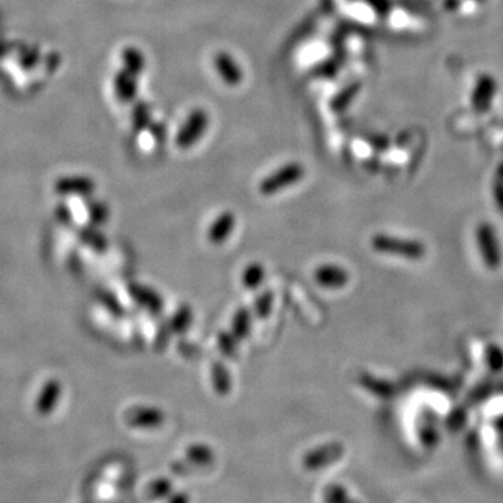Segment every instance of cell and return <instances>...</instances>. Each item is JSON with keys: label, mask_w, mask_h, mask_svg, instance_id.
Returning <instances> with one entry per match:
<instances>
[{"label": "cell", "mask_w": 503, "mask_h": 503, "mask_svg": "<svg viewBox=\"0 0 503 503\" xmlns=\"http://www.w3.org/2000/svg\"><path fill=\"white\" fill-rule=\"evenodd\" d=\"M235 224H236V217L231 211H225V213L220 214L207 231L208 240L214 245H220V243L225 242L229 238V235L232 233V231L235 229Z\"/></svg>", "instance_id": "5"}, {"label": "cell", "mask_w": 503, "mask_h": 503, "mask_svg": "<svg viewBox=\"0 0 503 503\" xmlns=\"http://www.w3.org/2000/svg\"><path fill=\"white\" fill-rule=\"evenodd\" d=\"M250 324H252L250 312L243 308L239 309L232 318V334L238 340L247 337V334L250 331Z\"/></svg>", "instance_id": "14"}, {"label": "cell", "mask_w": 503, "mask_h": 503, "mask_svg": "<svg viewBox=\"0 0 503 503\" xmlns=\"http://www.w3.org/2000/svg\"><path fill=\"white\" fill-rule=\"evenodd\" d=\"M56 217H58V220L62 221V222H69V221L72 220V213H70L69 207H66V206H59V207H58Z\"/></svg>", "instance_id": "22"}, {"label": "cell", "mask_w": 503, "mask_h": 503, "mask_svg": "<svg viewBox=\"0 0 503 503\" xmlns=\"http://www.w3.org/2000/svg\"><path fill=\"white\" fill-rule=\"evenodd\" d=\"M304 176V165H301L299 163H288L267 178H265L259 185V190L265 196H273L283 189L298 183Z\"/></svg>", "instance_id": "2"}, {"label": "cell", "mask_w": 503, "mask_h": 503, "mask_svg": "<svg viewBox=\"0 0 503 503\" xmlns=\"http://www.w3.org/2000/svg\"><path fill=\"white\" fill-rule=\"evenodd\" d=\"M208 115L204 109L201 108H196L193 109L185 123L182 124V128L179 129L176 139H175V145L178 149L182 150H188L192 146H195L206 133L207 128H208Z\"/></svg>", "instance_id": "1"}, {"label": "cell", "mask_w": 503, "mask_h": 503, "mask_svg": "<svg viewBox=\"0 0 503 503\" xmlns=\"http://www.w3.org/2000/svg\"><path fill=\"white\" fill-rule=\"evenodd\" d=\"M116 90L122 99L126 102L133 99L138 94V84H136V76L129 73L128 70L122 72L117 74L116 79Z\"/></svg>", "instance_id": "11"}, {"label": "cell", "mask_w": 503, "mask_h": 503, "mask_svg": "<svg viewBox=\"0 0 503 503\" xmlns=\"http://www.w3.org/2000/svg\"><path fill=\"white\" fill-rule=\"evenodd\" d=\"M190 323H192V309L183 305L176 311V313L171 319L170 327L176 333H182L190 326Z\"/></svg>", "instance_id": "16"}, {"label": "cell", "mask_w": 503, "mask_h": 503, "mask_svg": "<svg viewBox=\"0 0 503 503\" xmlns=\"http://www.w3.org/2000/svg\"><path fill=\"white\" fill-rule=\"evenodd\" d=\"M88 214H90V220L92 221V224L95 225H101L109 215L108 208L105 204L102 203H92L88 208Z\"/></svg>", "instance_id": "20"}, {"label": "cell", "mask_w": 503, "mask_h": 503, "mask_svg": "<svg viewBox=\"0 0 503 503\" xmlns=\"http://www.w3.org/2000/svg\"><path fill=\"white\" fill-rule=\"evenodd\" d=\"M123 60H124V65H126V70H128L132 74H135V76L140 74L143 72V69H145V65H146L143 53L136 48L126 49L124 55H123Z\"/></svg>", "instance_id": "15"}, {"label": "cell", "mask_w": 503, "mask_h": 503, "mask_svg": "<svg viewBox=\"0 0 503 503\" xmlns=\"http://www.w3.org/2000/svg\"><path fill=\"white\" fill-rule=\"evenodd\" d=\"M131 295L146 309H149L153 313H160L164 308V301L161 298V295L145 286H132L131 287Z\"/></svg>", "instance_id": "8"}, {"label": "cell", "mask_w": 503, "mask_h": 503, "mask_svg": "<svg viewBox=\"0 0 503 503\" xmlns=\"http://www.w3.org/2000/svg\"><path fill=\"white\" fill-rule=\"evenodd\" d=\"M62 395V386L56 379H51L47 385H44L41 395L37 402V410L41 415H49L55 407L58 406V402Z\"/></svg>", "instance_id": "6"}, {"label": "cell", "mask_w": 503, "mask_h": 503, "mask_svg": "<svg viewBox=\"0 0 503 503\" xmlns=\"http://www.w3.org/2000/svg\"><path fill=\"white\" fill-rule=\"evenodd\" d=\"M236 345H238V338L233 334H226V333L220 334L218 347L224 355L233 356L236 354Z\"/></svg>", "instance_id": "19"}, {"label": "cell", "mask_w": 503, "mask_h": 503, "mask_svg": "<svg viewBox=\"0 0 503 503\" xmlns=\"http://www.w3.org/2000/svg\"><path fill=\"white\" fill-rule=\"evenodd\" d=\"M58 190L60 193H74V195H90L94 190L92 181L87 178H72L63 179L58 183Z\"/></svg>", "instance_id": "12"}, {"label": "cell", "mask_w": 503, "mask_h": 503, "mask_svg": "<svg viewBox=\"0 0 503 503\" xmlns=\"http://www.w3.org/2000/svg\"><path fill=\"white\" fill-rule=\"evenodd\" d=\"M211 379H213V386L218 395L225 396L231 392L232 388L231 374L224 363L215 362L211 366Z\"/></svg>", "instance_id": "10"}, {"label": "cell", "mask_w": 503, "mask_h": 503, "mask_svg": "<svg viewBox=\"0 0 503 503\" xmlns=\"http://www.w3.org/2000/svg\"><path fill=\"white\" fill-rule=\"evenodd\" d=\"M150 120V112L147 105H140L136 115L133 116V122L138 126V128H145V126L149 124Z\"/></svg>", "instance_id": "21"}, {"label": "cell", "mask_w": 503, "mask_h": 503, "mask_svg": "<svg viewBox=\"0 0 503 503\" xmlns=\"http://www.w3.org/2000/svg\"><path fill=\"white\" fill-rule=\"evenodd\" d=\"M128 422L132 427H158L164 421V415L160 410L151 407H136L128 413Z\"/></svg>", "instance_id": "7"}, {"label": "cell", "mask_w": 503, "mask_h": 503, "mask_svg": "<svg viewBox=\"0 0 503 503\" xmlns=\"http://www.w3.org/2000/svg\"><path fill=\"white\" fill-rule=\"evenodd\" d=\"M214 63L217 73L220 74L221 80L225 84L235 87L242 83L243 73L240 70V66L228 52H218L214 59Z\"/></svg>", "instance_id": "3"}, {"label": "cell", "mask_w": 503, "mask_h": 503, "mask_svg": "<svg viewBox=\"0 0 503 503\" xmlns=\"http://www.w3.org/2000/svg\"><path fill=\"white\" fill-rule=\"evenodd\" d=\"M373 247L381 250V252H388V254H403V255H414L415 249L413 243H407V242H402L393 238H388V236H377L373 239Z\"/></svg>", "instance_id": "9"}, {"label": "cell", "mask_w": 503, "mask_h": 503, "mask_svg": "<svg viewBox=\"0 0 503 503\" xmlns=\"http://www.w3.org/2000/svg\"><path fill=\"white\" fill-rule=\"evenodd\" d=\"M265 280V269L259 263L249 265L242 273V284L247 290L258 288Z\"/></svg>", "instance_id": "13"}, {"label": "cell", "mask_w": 503, "mask_h": 503, "mask_svg": "<svg viewBox=\"0 0 503 503\" xmlns=\"http://www.w3.org/2000/svg\"><path fill=\"white\" fill-rule=\"evenodd\" d=\"M80 236H81V239H83L87 245H90L92 249H95V250H98V252H104V250L106 249V246H108L106 239L104 238V235L99 233L98 231L92 229V228H85V229H83V231L80 232Z\"/></svg>", "instance_id": "17"}, {"label": "cell", "mask_w": 503, "mask_h": 503, "mask_svg": "<svg viewBox=\"0 0 503 503\" xmlns=\"http://www.w3.org/2000/svg\"><path fill=\"white\" fill-rule=\"evenodd\" d=\"M315 280L324 288H341L348 283V273L336 265H322L315 272Z\"/></svg>", "instance_id": "4"}, {"label": "cell", "mask_w": 503, "mask_h": 503, "mask_svg": "<svg viewBox=\"0 0 503 503\" xmlns=\"http://www.w3.org/2000/svg\"><path fill=\"white\" fill-rule=\"evenodd\" d=\"M273 301H274V295L272 292L262 294L255 302V313H256V316L261 318V319L267 318L270 315V312H272Z\"/></svg>", "instance_id": "18"}]
</instances>
